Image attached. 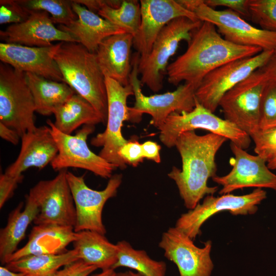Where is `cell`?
I'll return each mask as SVG.
<instances>
[{"label": "cell", "instance_id": "4fadbf2b", "mask_svg": "<svg viewBox=\"0 0 276 276\" xmlns=\"http://www.w3.org/2000/svg\"><path fill=\"white\" fill-rule=\"evenodd\" d=\"M267 83L258 69L226 92L219 103L225 120L249 136L259 129L260 101Z\"/></svg>", "mask_w": 276, "mask_h": 276}, {"label": "cell", "instance_id": "c3c4849f", "mask_svg": "<svg viewBox=\"0 0 276 276\" xmlns=\"http://www.w3.org/2000/svg\"><path fill=\"white\" fill-rule=\"evenodd\" d=\"M59 270H57L56 271L44 275H27L26 274L25 276H57L58 272Z\"/></svg>", "mask_w": 276, "mask_h": 276}, {"label": "cell", "instance_id": "3957f363", "mask_svg": "<svg viewBox=\"0 0 276 276\" xmlns=\"http://www.w3.org/2000/svg\"><path fill=\"white\" fill-rule=\"evenodd\" d=\"M54 59L63 77V82L95 108L103 123L107 121V95L105 77L96 59L80 43L61 42Z\"/></svg>", "mask_w": 276, "mask_h": 276}, {"label": "cell", "instance_id": "ffe728a7", "mask_svg": "<svg viewBox=\"0 0 276 276\" xmlns=\"http://www.w3.org/2000/svg\"><path fill=\"white\" fill-rule=\"evenodd\" d=\"M0 38L5 43L37 47L50 46L54 41L79 42L73 35L56 27L44 11L31 12L25 21L1 30Z\"/></svg>", "mask_w": 276, "mask_h": 276}, {"label": "cell", "instance_id": "836d02e7", "mask_svg": "<svg viewBox=\"0 0 276 276\" xmlns=\"http://www.w3.org/2000/svg\"><path fill=\"white\" fill-rule=\"evenodd\" d=\"M276 126V81L268 82L263 90L259 108V129Z\"/></svg>", "mask_w": 276, "mask_h": 276}, {"label": "cell", "instance_id": "7402d4cb", "mask_svg": "<svg viewBox=\"0 0 276 276\" xmlns=\"http://www.w3.org/2000/svg\"><path fill=\"white\" fill-rule=\"evenodd\" d=\"M133 38L127 32L111 35L101 42L95 53L105 77L113 79L123 86L130 84Z\"/></svg>", "mask_w": 276, "mask_h": 276}, {"label": "cell", "instance_id": "74e56055", "mask_svg": "<svg viewBox=\"0 0 276 276\" xmlns=\"http://www.w3.org/2000/svg\"><path fill=\"white\" fill-rule=\"evenodd\" d=\"M118 154L126 164L137 166L143 162L142 144L137 141H129L120 149Z\"/></svg>", "mask_w": 276, "mask_h": 276}, {"label": "cell", "instance_id": "7dc6e473", "mask_svg": "<svg viewBox=\"0 0 276 276\" xmlns=\"http://www.w3.org/2000/svg\"><path fill=\"white\" fill-rule=\"evenodd\" d=\"M267 165L268 168L270 170L276 169V158L267 162Z\"/></svg>", "mask_w": 276, "mask_h": 276}, {"label": "cell", "instance_id": "e575fe53", "mask_svg": "<svg viewBox=\"0 0 276 276\" xmlns=\"http://www.w3.org/2000/svg\"><path fill=\"white\" fill-rule=\"evenodd\" d=\"M250 137L254 142L255 153L267 163L276 158V126L259 129Z\"/></svg>", "mask_w": 276, "mask_h": 276}, {"label": "cell", "instance_id": "4dcf8cb0", "mask_svg": "<svg viewBox=\"0 0 276 276\" xmlns=\"http://www.w3.org/2000/svg\"><path fill=\"white\" fill-rule=\"evenodd\" d=\"M97 14L133 36L140 28L141 10L140 3L137 1H122L117 8L105 6Z\"/></svg>", "mask_w": 276, "mask_h": 276}, {"label": "cell", "instance_id": "d6a6232c", "mask_svg": "<svg viewBox=\"0 0 276 276\" xmlns=\"http://www.w3.org/2000/svg\"><path fill=\"white\" fill-rule=\"evenodd\" d=\"M250 20L261 29L276 32V0H249Z\"/></svg>", "mask_w": 276, "mask_h": 276}, {"label": "cell", "instance_id": "603a6c76", "mask_svg": "<svg viewBox=\"0 0 276 276\" xmlns=\"http://www.w3.org/2000/svg\"><path fill=\"white\" fill-rule=\"evenodd\" d=\"M72 6L78 19L68 26L59 25L57 28L73 35L91 53H95L106 38L126 32L74 1Z\"/></svg>", "mask_w": 276, "mask_h": 276}, {"label": "cell", "instance_id": "2e32d148", "mask_svg": "<svg viewBox=\"0 0 276 276\" xmlns=\"http://www.w3.org/2000/svg\"><path fill=\"white\" fill-rule=\"evenodd\" d=\"M158 246L165 257L177 266L180 276H211L214 268L210 256L211 241L198 247L193 239L175 226L163 233Z\"/></svg>", "mask_w": 276, "mask_h": 276}, {"label": "cell", "instance_id": "d6986e66", "mask_svg": "<svg viewBox=\"0 0 276 276\" xmlns=\"http://www.w3.org/2000/svg\"><path fill=\"white\" fill-rule=\"evenodd\" d=\"M61 42L47 47H28L15 43H0V60L14 69L32 73L48 80L63 82L54 59Z\"/></svg>", "mask_w": 276, "mask_h": 276}, {"label": "cell", "instance_id": "6da1fadb", "mask_svg": "<svg viewBox=\"0 0 276 276\" xmlns=\"http://www.w3.org/2000/svg\"><path fill=\"white\" fill-rule=\"evenodd\" d=\"M263 50L242 46L225 39L211 22L202 21L191 32L186 51L166 69L169 83L177 86L183 81L198 87L210 73L230 61L256 55Z\"/></svg>", "mask_w": 276, "mask_h": 276}, {"label": "cell", "instance_id": "816d5d0a", "mask_svg": "<svg viewBox=\"0 0 276 276\" xmlns=\"http://www.w3.org/2000/svg\"><path fill=\"white\" fill-rule=\"evenodd\" d=\"M275 52H276V51H275Z\"/></svg>", "mask_w": 276, "mask_h": 276}, {"label": "cell", "instance_id": "f907efd6", "mask_svg": "<svg viewBox=\"0 0 276 276\" xmlns=\"http://www.w3.org/2000/svg\"><path fill=\"white\" fill-rule=\"evenodd\" d=\"M130 276H142L138 273H134L131 271H129Z\"/></svg>", "mask_w": 276, "mask_h": 276}, {"label": "cell", "instance_id": "f1b7e54d", "mask_svg": "<svg viewBox=\"0 0 276 276\" xmlns=\"http://www.w3.org/2000/svg\"><path fill=\"white\" fill-rule=\"evenodd\" d=\"M79 259L76 251L73 249L58 254L28 256L8 263L6 267L14 272L39 275L56 271Z\"/></svg>", "mask_w": 276, "mask_h": 276}, {"label": "cell", "instance_id": "ac0fdd59", "mask_svg": "<svg viewBox=\"0 0 276 276\" xmlns=\"http://www.w3.org/2000/svg\"><path fill=\"white\" fill-rule=\"evenodd\" d=\"M140 3L141 23L133 40L140 56L139 61L147 57L158 35L171 21L180 17L198 19L177 0H141Z\"/></svg>", "mask_w": 276, "mask_h": 276}, {"label": "cell", "instance_id": "9a60e30c", "mask_svg": "<svg viewBox=\"0 0 276 276\" xmlns=\"http://www.w3.org/2000/svg\"><path fill=\"white\" fill-rule=\"evenodd\" d=\"M66 178L76 210L74 231L90 230L105 235L106 230L102 221L103 209L106 201L117 195L122 183V174L112 175L105 188L101 191L88 187L84 175L77 176L67 171Z\"/></svg>", "mask_w": 276, "mask_h": 276}, {"label": "cell", "instance_id": "681fc988", "mask_svg": "<svg viewBox=\"0 0 276 276\" xmlns=\"http://www.w3.org/2000/svg\"><path fill=\"white\" fill-rule=\"evenodd\" d=\"M116 276H130L129 271L123 272H119L117 273Z\"/></svg>", "mask_w": 276, "mask_h": 276}, {"label": "cell", "instance_id": "ee69618b", "mask_svg": "<svg viewBox=\"0 0 276 276\" xmlns=\"http://www.w3.org/2000/svg\"><path fill=\"white\" fill-rule=\"evenodd\" d=\"M0 136L2 139L16 145L21 139L15 130L0 122Z\"/></svg>", "mask_w": 276, "mask_h": 276}, {"label": "cell", "instance_id": "8d00e7d4", "mask_svg": "<svg viewBox=\"0 0 276 276\" xmlns=\"http://www.w3.org/2000/svg\"><path fill=\"white\" fill-rule=\"evenodd\" d=\"M209 7H225L238 13L244 19H250L249 0H203Z\"/></svg>", "mask_w": 276, "mask_h": 276}, {"label": "cell", "instance_id": "277c9868", "mask_svg": "<svg viewBox=\"0 0 276 276\" xmlns=\"http://www.w3.org/2000/svg\"><path fill=\"white\" fill-rule=\"evenodd\" d=\"M140 55L136 52L132 59V70L130 84L132 86L135 103L129 107V121L137 122L144 113L150 114V123L158 128L167 117L174 112L192 111L195 106V93L198 86L194 84L184 82L176 90L162 94L145 96L141 89V82L139 79L138 64Z\"/></svg>", "mask_w": 276, "mask_h": 276}, {"label": "cell", "instance_id": "ba28073f", "mask_svg": "<svg viewBox=\"0 0 276 276\" xmlns=\"http://www.w3.org/2000/svg\"><path fill=\"white\" fill-rule=\"evenodd\" d=\"M202 21L187 17L176 18L169 22L160 31L147 57L139 61L138 71L142 85H146L154 92L163 88L164 75L168 61L175 54L180 41L188 42L191 32L199 27Z\"/></svg>", "mask_w": 276, "mask_h": 276}, {"label": "cell", "instance_id": "cb8c5ba5", "mask_svg": "<svg viewBox=\"0 0 276 276\" xmlns=\"http://www.w3.org/2000/svg\"><path fill=\"white\" fill-rule=\"evenodd\" d=\"M77 238L73 227L53 224L35 225L29 236L27 243L17 249L9 262L30 255L58 254ZM8 262V263H9Z\"/></svg>", "mask_w": 276, "mask_h": 276}, {"label": "cell", "instance_id": "f546056e", "mask_svg": "<svg viewBox=\"0 0 276 276\" xmlns=\"http://www.w3.org/2000/svg\"><path fill=\"white\" fill-rule=\"evenodd\" d=\"M116 245L118 257L112 269L125 267L137 271L142 276H165L167 265L165 262L152 259L145 250L134 249L126 241H119Z\"/></svg>", "mask_w": 276, "mask_h": 276}, {"label": "cell", "instance_id": "5b68a950", "mask_svg": "<svg viewBox=\"0 0 276 276\" xmlns=\"http://www.w3.org/2000/svg\"><path fill=\"white\" fill-rule=\"evenodd\" d=\"M202 21L213 24L226 40L235 44L255 47L263 51H276V32L254 27L235 12L217 10L207 6L203 0H177Z\"/></svg>", "mask_w": 276, "mask_h": 276}, {"label": "cell", "instance_id": "7bdbcfd3", "mask_svg": "<svg viewBox=\"0 0 276 276\" xmlns=\"http://www.w3.org/2000/svg\"><path fill=\"white\" fill-rule=\"evenodd\" d=\"M266 82L276 81V52H275L265 64L259 68Z\"/></svg>", "mask_w": 276, "mask_h": 276}, {"label": "cell", "instance_id": "83f0119b", "mask_svg": "<svg viewBox=\"0 0 276 276\" xmlns=\"http://www.w3.org/2000/svg\"><path fill=\"white\" fill-rule=\"evenodd\" d=\"M54 124L60 131L71 133L83 125H94L103 123L102 119L95 108L86 99L77 93L73 95L53 113Z\"/></svg>", "mask_w": 276, "mask_h": 276}, {"label": "cell", "instance_id": "484cf974", "mask_svg": "<svg viewBox=\"0 0 276 276\" xmlns=\"http://www.w3.org/2000/svg\"><path fill=\"white\" fill-rule=\"evenodd\" d=\"M77 233L73 242L79 259L102 271L112 269L117 262L118 247L110 242L105 235L90 230Z\"/></svg>", "mask_w": 276, "mask_h": 276}, {"label": "cell", "instance_id": "bcb514c9", "mask_svg": "<svg viewBox=\"0 0 276 276\" xmlns=\"http://www.w3.org/2000/svg\"><path fill=\"white\" fill-rule=\"evenodd\" d=\"M117 273L114 269H109L103 270L101 272L93 275V276H116Z\"/></svg>", "mask_w": 276, "mask_h": 276}, {"label": "cell", "instance_id": "ab89813d", "mask_svg": "<svg viewBox=\"0 0 276 276\" xmlns=\"http://www.w3.org/2000/svg\"><path fill=\"white\" fill-rule=\"evenodd\" d=\"M97 269L79 259L64 266L63 269L58 271L57 276H88Z\"/></svg>", "mask_w": 276, "mask_h": 276}, {"label": "cell", "instance_id": "8fae6325", "mask_svg": "<svg viewBox=\"0 0 276 276\" xmlns=\"http://www.w3.org/2000/svg\"><path fill=\"white\" fill-rule=\"evenodd\" d=\"M274 51L227 62L208 74L196 89L195 98L204 107L214 113L223 96L237 84L264 66Z\"/></svg>", "mask_w": 276, "mask_h": 276}, {"label": "cell", "instance_id": "1f68e13d", "mask_svg": "<svg viewBox=\"0 0 276 276\" xmlns=\"http://www.w3.org/2000/svg\"><path fill=\"white\" fill-rule=\"evenodd\" d=\"M31 12L44 11L51 15L54 24L68 26L78 19L72 6V1L67 0H17Z\"/></svg>", "mask_w": 276, "mask_h": 276}, {"label": "cell", "instance_id": "30bf717a", "mask_svg": "<svg viewBox=\"0 0 276 276\" xmlns=\"http://www.w3.org/2000/svg\"><path fill=\"white\" fill-rule=\"evenodd\" d=\"M107 95L108 112L105 131L93 137L90 144L102 147L99 155L116 168L125 169L126 164L118 152L128 141L122 133L123 122L129 121V107L127 105L129 96L134 95L131 84L123 86L113 79L105 77Z\"/></svg>", "mask_w": 276, "mask_h": 276}, {"label": "cell", "instance_id": "4316f807", "mask_svg": "<svg viewBox=\"0 0 276 276\" xmlns=\"http://www.w3.org/2000/svg\"><path fill=\"white\" fill-rule=\"evenodd\" d=\"M28 85L32 93L36 112L43 116L53 114L76 92L66 83L48 80L26 73Z\"/></svg>", "mask_w": 276, "mask_h": 276}, {"label": "cell", "instance_id": "44dd1931", "mask_svg": "<svg viewBox=\"0 0 276 276\" xmlns=\"http://www.w3.org/2000/svg\"><path fill=\"white\" fill-rule=\"evenodd\" d=\"M21 148L16 160L6 169L4 173L18 177L31 167L40 170L51 164L58 154L56 143L50 128L43 126L27 132L21 137Z\"/></svg>", "mask_w": 276, "mask_h": 276}, {"label": "cell", "instance_id": "b9f144b4", "mask_svg": "<svg viewBox=\"0 0 276 276\" xmlns=\"http://www.w3.org/2000/svg\"><path fill=\"white\" fill-rule=\"evenodd\" d=\"M142 150L144 158L152 160L156 163L160 162V147L157 143L151 141H146L142 144Z\"/></svg>", "mask_w": 276, "mask_h": 276}, {"label": "cell", "instance_id": "52a82bcc", "mask_svg": "<svg viewBox=\"0 0 276 276\" xmlns=\"http://www.w3.org/2000/svg\"><path fill=\"white\" fill-rule=\"evenodd\" d=\"M158 128L160 141L168 148L175 146L177 138L182 133L197 129L224 136L244 150L249 147L251 142L247 133L216 116L196 99L195 106L192 111L171 113Z\"/></svg>", "mask_w": 276, "mask_h": 276}, {"label": "cell", "instance_id": "7a4b0ae2", "mask_svg": "<svg viewBox=\"0 0 276 276\" xmlns=\"http://www.w3.org/2000/svg\"><path fill=\"white\" fill-rule=\"evenodd\" d=\"M227 140L211 132L198 135L194 130L184 132L177 138L175 146L181 156L182 168L173 167L168 175L175 182L187 209H193L205 195L217 191V187H209L207 182L217 176L215 156Z\"/></svg>", "mask_w": 276, "mask_h": 276}, {"label": "cell", "instance_id": "d4e9b609", "mask_svg": "<svg viewBox=\"0 0 276 276\" xmlns=\"http://www.w3.org/2000/svg\"><path fill=\"white\" fill-rule=\"evenodd\" d=\"M26 204L20 202L11 211L7 224L0 231V260L6 264L17 250L20 242L24 239L30 224L35 219L39 208L35 200L29 194L26 196Z\"/></svg>", "mask_w": 276, "mask_h": 276}, {"label": "cell", "instance_id": "f6af8a7d", "mask_svg": "<svg viewBox=\"0 0 276 276\" xmlns=\"http://www.w3.org/2000/svg\"><path fill=\"white\" fill-rule=\"evenodd\" d=\"M26 275L23 273L12 271L6 267H0V276H25Z\"/></svg>", "mask_w": 276, "mask_h": 276}, {"label": "cell", "instance_id": "60d3db41", "mask_svg": "<svg viewBox=\"0 0 276 276\" xmlns=\"http://www.w3.org/2000/svg\"><path fill=\"white\" fill-rule=\"evenodd\" d=\"M74 1L85 6L89 10L96 14L105 6L117 8L122 3V1L118 0H76Z\"/></svg>", "mask_w": 276, "mask_h": 276}, {"label": "cell", "instance_id": "5bb4252c", "mask_svg": "<svg viewBox=\"0 0 276 276\" xmlns=\"http://www.w3.org/2000/svg\"><path fill=\"white\" fill-rule=\"evenodd\" d=\"M266 198V192L260 188L240 196L229 193L219 197L208 195L202 203L182 214L175 227L193 240L201 233L202 225L214 214L223 211H228L233 215L254 214L258 210L257 205Z\"/></svg>", "mask_w": 276, "mask_h": 276}, {"label": "cell", "instance_id": "d590c367", "mask_svg": "<svg viewBox=\"0 0 276 276\" xmlns=\"http://www.w3.org/2000/svg\"><path fill=\"white\" fill-rule=\"evenodd\" d=\"M31 13L17 0L0 1V24L22 22L28 19Z\"/></svg>", "mask_w": 276, "mask_h": 276}, {"label": "cell", "instance_id": "8992f818", "mask_svg": "<svg viewBox=\"0 0 276 276\" xmlns=\"http://www.w3.org/2000/svg\"><path fill=\"white\" fill-rule=\"evenodd\" d=\"M35 106L26 73L0 64V122L21 137L35 130Z\"/></svg>", "mask_w": 276, "mask_h": 276}, {"label": "cell", "instance_id": "9c48e42d", "mask_svg": "<svg viewBox=\"0 0 276 276\" xmlns=\"http://www.w3.org/2000/svg\"><path fill=\"white\" fill-rule=\"evenodd\" d=\"M50 132L56 143L58 152L51 166L55 171L68 168L89 171L104 178H110L116 167L94 153L87 144V139L95 130L94 125H85L76 134H65L57 129L50 120H47Z\"/></svg>", "mask_w": 276, "mask_h": 276}, {"label": "cell", "instance_id": "7c38bea8", "mask_svg": "<svg viewBox=\"0 0 276 276\" xmlns=\"http://www.w3.org/2000/svg\"><path fill=\"white\" fill-rule=\"evenodd\" d=\"M67 171L61 170L54 178L40 180L30 189L29 194L39 208L34 221L35 225L53 224L74 228L76 210L66 178Z\"/></svg>", "mask_w": 276, "mask_h": 276}, {"label": "cell", "instance_id": "e0dca14e", "mask_svg": "<svg viewBox=\"0 0 276 276\" xmlns=\"http://www.w3.org/2000/svg\"><path fill=\"white\" fill-rule=\"evenodd\" d=\"M230 146L235 156L231 162V171L224 176L212 178L222 187L220 194L251 187L269 188L276 191V175L268 168L263 158L251 155L233 143Z\"/></svg>", "mask_w": 276, "mask_h": 276}, {"label": "cell", "instance_id": "f35d334b", "mask_svg": "<svg viewBox=\"0 0 276 276\" xmlns=\"http://www.w3.org/2000/svg\"><path fill=\"white\" fill-rule=\"evenodd\" d=\"M24 176H11L5 173L0 175V208L10 198L18 183L22 182Z\"/></svg>", "mask_w": 276, "mask_h": 276}]
</instances>
